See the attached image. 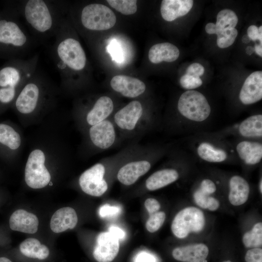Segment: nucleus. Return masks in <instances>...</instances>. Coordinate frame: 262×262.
<instances>
[{
  "mask_svg": "<svg viewBox=\"0 0 262 262\" xmlns=\"http://www.w3.org/2000/svg\"><path fill=\"white\" fill-rule=\"evenodd\" d=\"M240 134L245 137H260L262 135V115H254L244 120L239 128Z\"/></svg>",
  "mask_w": 262,
  "mask_h": 262,
  "instance_id": "28",
  "label": "nucleus"
},
{
  "mask_svg": "<svg viewBox=\"0 0 262 262\" xmlns=\"http://www.w3.org/2000/svg\"><path fill=\"white\" fill-rule=\"evenodd\" d=\"M17 11L32 36L40 43L54 37L65 18L63 2L60 0H21Z\"/></svg>",
  "mask_w": 262,
  "mask_h": 262,
  "instance_id": "3",
  "label": "nucleus"
},
{
  "mask_svg": "<svg viewBox=\"0 0 262 262\" xmlns=\"http://www.w3.org/2000/svg\"><path fill=\"white\" fill-rule=\"evenodd\" d=\"M111 87L124 97L136 98L146 90V85L138 79L126 75L114 76L110 82Z\"/></svg>",
  "mask_w": 262,
  "mask_h": 262,
  "instance_id": "14",
  "label": "nucleus"
},
{
  "mask_svg": "<svg viewBox=\"0 0 262 262\" xmlns=\"http://www.w3.org/2000/svg\"><path fill=\"white\" fill-rule=\"evenodd\" d=\"M108 232L116 237L119 240H122L125 237V233L123 230L116 226L110 227Z\"/></svg>",
  "mask_w": 262,
  "mask_h": 262,
  "instance_id": "44",
  "label": "nucleus"
},
{
  "mask_svg": "<svg viewBox=\"0 0 262 262\" xmlns=\"http://www.w3.org/2000/svg\"><path fill=\"white\" fill-rule=\"evenodd\" d=\"M78 223V216L75 210L69 207L60 208L52 215L50 222L51 230L60 233L68 229H73Z\"/></svg>",
  "mask_w": 262,
  "mask_h": 262,
  "instance_id": "20",
  "label": "nucleus"
},
{
  "mask_svg": "<svg viewBox=\"0 0 262 262\" xmlns=\"http://www.w3.org/2000/svg\"><path fill=\"white\" fill-rule=\"evenodd\" d=\"M179 55L180 51L176 46L165 42L152 46L148 52V59L153 64L163 61L172 62L176 61Z\"/></svg>",
  "mask_w": 262,
  "mask_h": 262,
  "instance_id": "23",
  "label": "nucleus"
},
{
  "mask_svg": "<svg viewBox=\"0 0 262 262\" xmlns=\"http://www.w3.org/2000/svg\"><path fill=\"white\" fill-rule=\"evenodd\" d=\"M243 243L246 247L257 248L262 245V223L256 224L243 237Z\"/></svg>",
  "mask_w": 262,
  "mask_h": 262,
  "instance_id": "31",
  "label": "nucleus"
},
{
  "mask_svg": "<svg viewBox=\"0 0 262 262\" xmlns=\"http://www.w3.org/2000/svg\"><path fill=\"white\" fill-rule=\"evenodd\" d=\"M209 252L208 246L200 243L177 247L172 254L176 260L181 262H204Z\"/></svg>",
  "mask_w": 262,
  "mask_h": 262,
  "instance_id": "18",
  "label": "nucleus"
},
{
  "mask_svg": "<svg viewBox=\"0 0 262 262\" xmlns=\"http://www.w3.org/2000/svg\"><path fill=\"white\" fill-rule=\"evenodd\" d=\"M220 206L219 201L213 197H210L208 198L207 209L211 211H214L217 210Z\"/></svg>",
  "mask_w": 262,
  "mask_h": 262,
  "instance_id": "45",
  "label": "nucleus"
},
{
  "mask_svg": "<svg viewBox=\"0 0 262 262\" xmlns=\"http://www.w3.org/2000/svg\"><path fill=\"white\" fill-rule=\"evenodd\" d=\"M205 31L210 34H216V28L215 24L213 23H208L205 27Z\"/></svg>",
  "mask_w": 262,
  "mask_h": 262,
  "instance_id": "47",
  "label": "nucleus"
},
{
  "mask_svg": "<svg viewBox=\"0 0 262 262\" xmlns=\"http://www.w3.org/2000/svg\"><path fill=\"white\" fill-rule=\"evenodd\" d=\"M178 109L183 116L196 122L205 120L211 113L210 106L205 96L194 90L187 91L180 96Z\"/></svg>",
  "mask_w": 262,
  "mask_h": 262,
  "instance_id": "9",
  "label": "nucleus"
},
{
  "mask_svg": "<svg viewBox=\"0 0 262 262\" xmlns=\"http://www.w3.org/2000/svg\"><path fill=\"white\" fill-rule=\"evenodd\" d=\"M105 172L104 166L99 163L84 171L79 179L82 191L94 196L102 195L108 189V184L104 179Z\"/></svg>",
  "mask_w": 262,
  "mask_h": 262,
  "instance_id": "10",
  "label": "nucleus"
},
{
  "mask_svg": "<svg viewBox=\"0 0 262 262\" xmlns=\"http://www.w3.org/2000/svg\"><path fill=\"white\" fill-rule=\"evenodd\" d=\"M54 142L42 140L30 151L24 170L25 181L29 187L38 189L52 185L49 165L53 160L61 158V152Z\"/></svg>",
  "mask_w": 262,
  "mask_h": 262,
  "instance_id": "4",
  "label": "nucleus"
},
{
  "mask_svg": "<svg viewBox=\"0 0 262 262\" xmlns=\"http://www.w3.org/2000/svg\"><path fill=\"white\" fill-rule=\"evenodd\" d=\"M69 25L65 18L54 37L50 55L60 77V89L67 90L73 73L85 69L87 58L80 42L70 35Z\"/></svg>",
  "mask_w": 262,
  "mask_h": 262,
  "instance_id": "2",
  "label": "nucleus"
},
{
  "mask_svg": "<svg viewBox=\"0 0 262 262\" xmlns=\"http://www.w3.org/2000/svg\"><path fill=\"white\" fill-rule=\"evenodd\" d=\"M119 42L115 40H111L107 46V51L111 54L112 59L117 63L122 64L124 62L126 52Z\"/></svg>",
  "mask_w": 262,
  "mask_h": 262,
  "instance_id": "34",
  "label": "nucleus"
},
{
  "mask_svg": "<svg viewBox=\"0 0 262 262\" xmlns=\"http://www.w3.org/2000/svg\"><path fill=\"white\" fill-rule=\"evenodd\" d=\"M144 205L150 215L158 212L161 208L159 201L153 198L147 199Z\"/></svg>",
  "mask_w": 262,
  "mask_h": 262,
  "instance_id": "42",
  "label": "nucleus"
},
{
  "mask_svg": "<svg viewBox=\"0 0 262 262\" xmlns=\"http://www.w3.org/2000/svg\"><path fill=\"white\" fill-rule=\"evenodd\" d=\"M143 106L137 100L130 102L118 110L114 115L116 125L121 130H133L142 116Z\"/></svg>",
  "mask_w": 262,
  "mask_h": 262,
  "instance_id": "13",
  "label": "nucleus"
},
{
  "mask_svg": "<svg viewBox=\"0 0 262 262\" xmlns=\"http://www.w3.org/2000/svg\"><path fill=\"white\" fill-rule=\"evenodd\" d=\"M192 0H163L161 5L162 17L167 21H172L186 15L192 9Z\"/></svg>",
  "mask_w": 262,
  "mask_h": 262,
  "instance_id": "21",
  "label": "nucleus"
},
{
  "mask_svg": "<svg viewBox=\"0 0 262 262\" xmlns=\"http://www.w3.org/2000/svg\"><path fill=\"white\" fill-rule=\"evenodd\" d=\"M237 151L246 164H255L260 162L262 158L261 144L249 141H242L236 147Z\"/></svg>",
  "mask_w": 262,
  "mask_h": 262,
  "instance_id": "27",
  "label": "nucleus"
},
{
  "mask_svg": "<svg viewBox=\"0 0 262 262\" xmlns=\"http://www.w3.org/2000/svg\"><path fill=\"white\" fill-rule=\"evenodd\" d=\"M107 1L112 7L123 15L133 14L137 10L135 0H108Z\"/></svg>",
  "mask_w": 262,
  "mask_h": 262,
  "instance_id": "32",
  "label": "nucleus"
},
{
  "mask_svg": "<svg viewBox=\"0 0 262 262\" xmlns=\"http://www.w3.org/2000/svg\"><path fill=\"white\" fill-rule=\"evenodd\" d=\"M39 55L16 59L0 69V103H14L27 82L38 69Z\"/></svg>",
  "mask_w": 262,
  "mask_h": 262,
  "instance_id": "5",
  "label": "nucleus"
},
{
  "mask_svg": "<svg viewBox=\"0 0 262 262\" xmlns=\"http://www.w3.org/2000/svg\"><path fill=\"white\" fill-rule=\"evenodd\" d=\"M151 167L150 163L146 160L127 163L119 170L117 178L122 184L130 185L134 183L142 176L147 173Z\"/></svg>",
  "mask_w": 262,
  "mask_h": 262,
  "instance_id": "19",
  "label": "nucleus"
},
{
  "mask_svg": "<svg viewBox=\"0 0 262 262\" xmlns=\"http://www.w3.org/2000/svg\"><path fill=\"white\" fill-rule=\"evenodd\" d=\"M0 144L12 151L21 150L23 144L21 132L8 124L0 123Z\"/></svg>",
  "mask_w": 262,
  "mask_h": 262,
  "instance_id": "25",
  "label": "nucleus"
},
{
  "mask_svg": "<svg viewBox=\"0 0 262 262\" xmlns=\"http://www.w3.org/2000/svg\"><path fill=\"white\" fill-rule=\"evenodd\" d=\"M197 151L201 159L210 162H221L227 158L225 151L216 148L208 143H201L198 147Z\"/></svg>",
  "mask_w": 262,
  "mask_h": 262,
  "instance_id": "29",
  "label": "nucleus"
},
{
  "mask_svg": "<svg viewBox=\"0 0 262 262\" xmlns=\"http://www.w3.org/2000/svg\"><path fill=\"white\" fill-rule=\"evenodd\" d=\"M249 194V186L243 178L234 176L229 180V200L234 206L244 204L248 199Z\"/></svg>",
  "mask_w": 262,
  "mask_h": 262,
  "instance_id": "24",
  "label": "nucleus"
},
{
  "mask_svg": "<svg viewBox=\"0 0 262 262\" xmlns=\"http://www.w3.org/2000/svg\"><path fill=\"white\" fill-rule=\"evenodd\" d=\"M248 37L253 41L259 40L261 44L262 43V26L258 29L255 25L250 26L247 31Z\"/></svg>",
  "mask_w": 262,
  "mask_h": 262,
  "instance_id": "40",
  "label": "nucleus"
},
{
  "mask_svg": "<svg viewBox=\"0 0 262 262\" xmlns=\"http://www.w3.org/2000/svg\"><path fill=\"white\" fill-rule=\"evenodd\" d=\"M120 211L121 208L119 206L105 204L100 207L99 215L101 217L114 216L118 214Z\"/></svg>",
  "mask_w": 262,
  "mask_h": 262,
  "instance_id": "37",
  "label": "nucleus"
},
{
  "mask_svg": "<svg viewBox=\"0 0 262 262\" xmlns=\"http://www.w3.org/2000/svg\"><path fill=\"white\" fill-rule=\"evenodd\" d=\"M199 189L209 195L215 192L216 187L212 180L209 179H205L202 181Z\"/></svg>",
  "mask_w": 262,
  "mask_h": 262,
  "instance_id": "43",
  "label": "nucleus"
},
{
  "mask_svg": "<svg viewBox=\"0 0 262 262\" xmlns=\"http://www.w3.org/2000/svg\"><path fill=\"white\" fill-rule=\"evenodd\" d=\"M38 225L37 217L23 209L15 211L9 219L10 229L23 233L33 234L36 232Z\"/></svg>",
  "mask_w": 262,
  "mask_h": 262,
  "instance_id": "17",
  "label": "nucleus"
},
{
  "mask_svg": "<svg viewBox=\"0 0 262 262\" xmlns=\"http://www.w3.org/2000/svg\"><path fill=\"white\" fill-rule=\"evenodd\" d=\"M205 224L203 213L195 207H188L180 210L175 216L171 230L178 238L186 237L191 232L201 231Z\"/></svg>",
  "mask_w": 262,
  "mask_h": 262,
  "instance_id": "8",
  "label": "nucleus"
},
{
  "mask_svg": "<svg viewBox=\"0 0 262 262\" xmlns=\"http://www.w3.org/2000/svg\"><path fill=\"white\" fill-rule=\"evenodd\" d=\"M119 249V240L108 231L97 236L93 256L98 262H111Z\"/></svg>",
  "mask_w": 262,
  "mask_h": 262,
  "instance_id": "11",
  "label": "nucleus"
},
{
  "mask_svg": "<svg viewBox=\"0 0 262 262\" xmlns=\"http://www.w3.org/2000/svg\"><path fill=\"white\" fill-rule=\"evenodd\" d=\"M114 109L112 99L108 96L99 98L83 116V122L88 127L100 123L111 115Z\"/></svg>",
  "mask_w": 262,
  "mask_h": 262,
  "instance_id": "16",
  "label": "nucleus"
},
{
  "mask_svg": "<svg viewBox=\"0 0 262 262\" xmlns=\"http://www.w3.org/2000/svg\"><path fill=\"white\" fill-rule=\"evenodd\" d=\"M217 45L220 48H226L230 46L234 42L238 31L235 28L221 31L216 33Z\"/></svg>",
  "mask_w": 262,
  "mask_h": 262,
  "instance_id": "33",
  "label": "nucleus"
},
{
  "mask_svg": "<svg viewBox=\"0 0 262 262\" xmlns=\"http://www.w3.org/2000/svg\"><path fill=\"white\" fill-rule=\"evenodd\" d=\"M179 178L178 172L173 169H164L157 171L146 180V186L150 191H154L175 181Z\"/></svg>",
  "mask_w": 262,
  "mask_h": 262,
  "instance_id": "26",
  "label": "nucleus"
},
{
  "mask_svg": "<svg viewBox=\"0 0 262 262\" xmlns=\"http://www.w3.org/2000/svg\"><path fill=\"white\" fill-rule=\"evenodd\" d=\"M87 133L92 145L101 149L109 148L115 140L114 126L111 121L106 119L88 127Z\"/></svg>",
  "mask_w": 262,
  "mask_h": 262,
  "instance_id": "12",
  "label": "nucleus"
},
{
  "mask_svg": "<svg viewBox=\"0 0 262 262\" xmlns=\"http://www.w3.org/2000/svg\"><path fill=\"white\" fill-rule=\"evenodd\" d=\"M259 187H260V191L261 193H262V180L260 181Z\"/></svg>",
  "mask_w": 262,
  "mask_h": 262,
  "instance_id": "50",
  "label": "nucleus"
},
{
  "mask_svg": "<svg viewBox=\"0 0 262 262\" xmlns=\"http://www.w3.org/2000/svg\"><path fill=\"white\" fill-rule=\"evenodd\" d=\"M223 262H231L230 261H224Z\"/></svg>",
  "mask_w": 262,
  "mask_h": 262,
  "instance_id": "51",
  "label": "nucleus"
},
{
  "mask_svg": "<svg viewBox=\"0 0 262 262\" xmlns=\"http://www.w3.org/2000/svg\"><path fill=\"white\" fill-rule=\"evenodd\" d=\"M82 26L90 31H102L112 28L116 23V16L107 6L98 3L85 6L80 14Z\"/></svg>",
  "mask_w": 262,
  "mask_h": 262,
  "instance_id": "7",
  "label": "nucleus"
},
{
  "mask_svg": "<svg viewBox=\"0 0 262 262\" xmlns=\"http://www.w3.org/2000/svg\"><path fill=\"white\" fill-rule=\"evenodd\" d=\"M59 87L38 69L23 86L13 104L21 122L29 125L40 121L56 107Z\"/></svg>",
  "mask_w": 262,
  "mask_h": 262,
  "instance_id": "1",
  "label": "nucleus"
},
{
  "mask_svg": "<svg viewBox=\"0 0 262 262\" xmlns=\"http://www.w3.org/2000/svg\"><path fill=\"white\" fill-rule=\"evenodd\" d=\"M165 217V213L162 211L150 214L146 223L147 229L151 233L156 232L163 225Z\"/></svg>",
  "mask_w": 262,
  "mask_h": 262,
  "instance_id": "35",
  "label": "nucleus"
},
{
  "mask_svg": "<svg viewBox=\"0 0 262 262\" xmlns=\"http://www.w3.org/2000/svg\"><path fill=\"white\" fill-rule=\"evenodd\" d=\"M19 251L25 257L40 261H45L50 256L49 247L33 238L25 239L19 245Z\"/></svg>",
  "mask_w": 262,
  "mask_h": 262,
  "instance_id": "22",
  "label": "nucleus"
},
{
  "mask_svg": "<svg viewBox=\"0 0 262 262\" xmlns=\"http://www.w3.org/2000/svg\"><path fill=\"white\" fill-rule=\"evenodd\" d=\"M239 98L246 105L254 103L262 98V72L255 71L246 80L241 89Z\"/></svg>",
  "mask_w": 262,
  "mask_h": 262,
  "instance_id": "15",
  "label": "nucleus"
},
{
  "mask_svg": "<svg viewBox=\"0 0 262 262\" xmlns=\"http://www.w3.org/2000/svg\"><path fill=\"white\" fill-rule=\"evenodd\" d=\"M36 43L18 21L0 19V46L9 48L15 59L25 58Z\"/></svg>",
  "mask_w": 262,
  "mask_h": 262,
  "instance_id": "6",
  "label": "nucleus"
},
{
  "mask_svg": "<svg viewBox=\"0 0 262 262\" xmlns=\"http://www.w3.org/2000/svg\"><path fill=\"white\" fill-rule=\"evenodd\" d=\"M238 23L236 14L230 9H223L217 15L216 33L221 31L235 28Z\"/></svg>",
  "mask_w": 262,
  "mask_h": 262,
  "instance_id": "30",
  "label": "nucleus"
},
{
  "mask_svg": "<svg viewBox=\"0 0 262 262\" xmlns=\"http://www.w3.org/2000/svg\"><path fill=\"white\" fill-rule=\"evenodd\" d=\"M181 86L186 89H193L199 87L202 81L199 77H195L187 74L183 75L180 80Z\"/></svg>",
  "mask_w": 262,
  "mask_h": 262,
  "instance_id": "36",
  "label": "nucleus"
},
{
  "mask_svg": "<svg viewBox=\"0 0 262 262\" xmlns=\"http://www.w3.org/2000/svg\"><path fill=\"white\" fill-rule=\"evenodd\" d=\"M135 262H153V260L149 254L143 252L138 254Z\"/></svg>",
  "mask_w": 262,
  "mask_h": 262,
  "instance_id": "46",
  "label": "nucleus"
},
{
  "mask_svg": "<svg viewBox=\"0 0 262 262\" xmlns=\"http://www.w3.org/2000/svg\"><path fill=\"white\" fill-rule=\"evenodd\" d=\"M204 71V67L201 64L195 63L187 67L186 74L199 77L203 74Z\"/></svg>",
  "mask_w": 262,
  "mask_h": 262,
  "instance_id": "41",
  "label": "nucleus"
},
{
  "mask_svg": "<svg viewBox=\"0 0 262 262\" xmlns=\"http://www.w3.org/2000/svg\"><path fill=\"white\" fill-rule=\"evenodd\" d=\"M254 49H255V51L256 53L258 55L262 57V44H260V45L256 44V45H255Z\"/></svg>",
  "mask_w": 262,
  "mask_h": 262,
  "instance_id": "48",
  "label": "nucleus"
},
{
  "mask_svg": "<svg viewBox=\"0 0 262 262\" xmlns=\"http://www.w3.org/2000/svg\"><path fill=\"white\" fill-rule=\"evenodd\" d=\"M0 262H13L10 259L6 257H0Z\"/></svg>",
  "mask_w": 262,
  "mask_h": 262,
  "instance_id": "49",
  "label": "nucleus"
},
{
  "mask_svg": "<svg viewBox=\"0 0 262 262\" xmlns=\"http://www.w3.org/2000/svg\"><path fill=\"white\" fill-rule=\"evenodd\" d=\"M209 195L203 192L199 188L195 191L194 198L196 204L203 209H207Z\"/></svg>",
  "mask_w": 262,
  "mask_h": 262,
  "instance_id": "39",
  "label": "nucleus"
},
{
  "mask_svg": "<svg viewBox=\"0 0 262 262\" xmlns=\"http://www.w3.org/2000/svg\"><path fill=\"white\" fill-rule=\"evenodd\" d=\"M245 259L246 262H262V249L257 247L249 249Z\"/></svg>",
  "mask_w": 262,
  "mask_h": 262,
  "instance_id": "38",
  "label": "nucleus"
}]
</instances>
